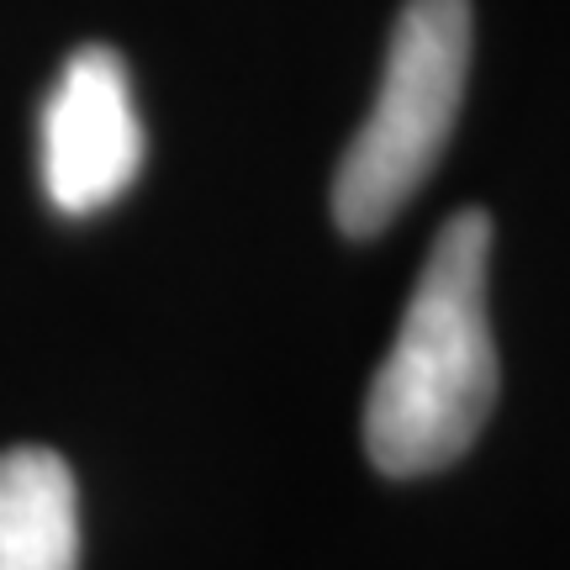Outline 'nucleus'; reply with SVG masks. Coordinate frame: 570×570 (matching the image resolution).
I'll return each instance as SVG.
<instances>
[{"instance_id":"nucleus-1","label":"nucleus","mask_w":570,"mask_h":570,"mask_svg":"<svg viewBox=\"0 0 570 570\" xmlns=\"http://www.w3.org/2000/svg\"><path fill=\"white\" fill-rule=\"evenodd\" d=\"M491 217L460 212L428 248L402 333L365 402L370 465L391 481L454 465L497 402V344L487 317Z\"/></svg>"},{"instance_id":"nucleus-2","label":"nucleus","mask_w":570,"mask_h":570,"mask_svg":"<svg viewBox=\"0 0 570 570\" xmlns=\"http://www.w3.org/2000/svg\"><path fill=\"white\" fill-rule=\"evenodd\" d=\"M470 75V0H407L396 17L381 96L333 175V223L375 238L444 159Z\"/></svg>"},{"instance_id":"nucleus-3","label":"nucleus","mask_w":570,"mask_h":570,"mask_svg":"<svg viewBox=\"0 0 570 570\" xmlns=\"http://www.w3.org/2000/svg\"><path fill=\"white\" fill-rule=\"evenodd\" d=\"M142 169V122L127 63L111 48H80L42 106V190L63 217H90Z\"/></svg>"},{"instance_id":"nucleus-4","label":"nucleus","mask_w":570,"mask_h":570,"mask_svg":"<svg viewBox=\"0 0 570 570\" xmlns=\"http://www.w3.org/2000/svg\"><path fill=\"white\" fill-rule=\"evenodd\" d=\"M80 566L75 475L53 449L21 444L0 454V570Z\"/></svg>"}]
</instances>
